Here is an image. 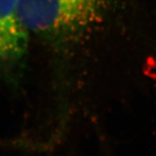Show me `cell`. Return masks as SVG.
I'll use <instances>...</instances> for the list:
<instances>
[{"label":"cell","instance_id":"6da1fadb","mask_svg":"<svg viewBox=\"0 0 156 156\" xmlns=\"http://www.w3.org/2000/svg\"><path fill=\"white\" fill-rule=\"evenodd\" d=\"M110 0H19L30 36L57 49L81 41L105 19Z\"/></svg>","mask_w":156,"mask_h":156},{"label":"cell","instance_id":"7a4b0ae2","mask_svg":"<svg viewBox=\"0 0 156 156\" xmlns=\"http://www.w3.org/2000/svg\"><path fill=\"white\" fill-rule=\"evenodd\" d=\"M29 38L19 0H0V76L20 68L27 55Z\"/></svg>","mask_w":156,"mask_h":156}]
</instances>
